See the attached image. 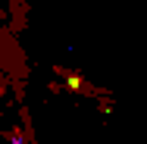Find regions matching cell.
<instances>
[{"mask_svg": "<svg viewBox=\"0 0 147 144\" xmlns=\"http://www.w3.org/2000/svg\"><path fill=\"white\" fill-rule=\"evenodd\" d=\"M0 50H3V41H0Z\"/></svg>", "mask_w": 147, "mask_h": 144, "instance_id": "cell-1", "label": "cell"}]
</instances>
